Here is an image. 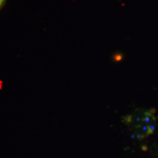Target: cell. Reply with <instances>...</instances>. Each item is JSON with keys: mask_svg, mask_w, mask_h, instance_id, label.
Masks as SVG:
<instances>
[{"mask_svg": "<svg viewBox=\"0 0 158 158\" xmlns=\"http://www.w3.org/2000/svg\"><path fill=\"white\" fill-rule=\"evenodd\" d=\"M6 0H0V9L2 7V6L4 5V4H5Z\"/></svg>", "mask_w": 158, "mask_h": 158, "instance_id": "obj_1", "label": "cell"}]
</instances>
